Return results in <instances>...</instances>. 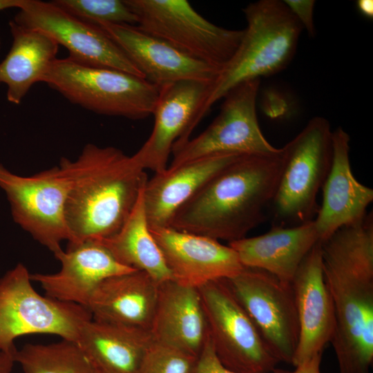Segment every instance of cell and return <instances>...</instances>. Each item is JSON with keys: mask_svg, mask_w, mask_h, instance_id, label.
<instances>
[{"mask_svg": "<svg viewBox=\"0 0 373 373\" xmlns=\"http://www.w3.org/2000/svg\"><path fill=\"white\" fill-rule=\"evenodd\" d=\"M323 278L335 312L330 341L339 373H370L373 362V218L321 241Z\"/></svg>", "mask_w": 373, "mask_h": 373, "instance_id": "cell-1", "label": "cell"}, {"mask_svg": "<svg viewBox=\"0 0 373 373\" xmlns=\"http://www.w3.org/2000/svg\"><path fill=\"white\" fill-rule=\"evenodd\" d=\"M282 164L281 148L274 153L240 155L176 212L169 227L229 242L245 238L266 218Z\"/></svg>", "mask_w": 373, "mask_h": 373, "instance_id": "cell-2", "label": "cell"}, {"mask_svg": "<svg viewBox=\"0 0 373 373\" xmlns=\"http://www.w3.org/2000/svg\"><path fill=\"white\" fill-rule=\"evenodd\" d=\"M59 166L68 180V246L114 235L122 227L148 177L134 156L113 146L87 144L75 160Z\"/></svg>", "mask_w": 373, "mask_h": 373, "instance_id": "cell-3", "label": "cell"}, {"mask_svg": "<svg viewBox=\"0 0 373 373\" xmlns=\"http://www.w3.org/2000/svg\"><path fill=\"white\" fill-rule=\"evenodd\" d=\"M242 11L247 21L243 36L210 86L197 113V125L231 89L280 72L296 53L303 26L283 1L260 0Z\"/></svg>", "mask_w": 373, "mask_h": 373, "instance_id": "cell-4", "label": "cell"}, {"mask_svg": "<svg viewBox=\"0 0 373 373\" xmlns=\"http://www.w3.org/2000/svg\"><path fill=\"white\" fill-rule=\"evenodd\" d=\"M42 82L70 103L99 115L144 119L153 114L160 88L124 71L57 58Z\"/></svg>", "mask_w": 373, "mask_h": 373, "instance_id": "cell-5", "label": "cell"}, {"mask_svg": "<svg viewBox=\"0 0 373 373\" xmlns=\"http://www.w3.org/2000/svg\"><path fill=\"white\" fill-rule=\"evenodd\" d=\"M332 131L322 117L312 118L281 148L282 169L271 206L273 225L293 227L313 221L316 198L332 161Z\"/></svg>", "mask_w": 373, "mask_h": 373, "instance_id": "cell-6", "label": "cell"}, {"mask_svg": "<svg viewBox=\"0 0 373 373\" xmlns=\"http://www.w3.org/2000/svg\"><path fill=\"white\" fill-rule=\"evenodd\" d=\"M91 318L81 305L39 294L21 262L0 278V352L17 350L15 340L28 334H52L76 342L80 328Z\"/></svg>", "mask_w": 373, "mask_h": 373, "instance_id": "cell-7", "label": "cell"}, {"mask_svg": "<svg viewBox=\"0 0 373 373\" xmlns=\"http://www.w3.org/2000/svg\"><path fill=\"white\" fill-rule=\"evenodd\" d=\"M142 31L220 70L238 48L243 30L215 25L186 0H124Z\"/></svg>", "mask_w": 373, "mask_h": 373, "instance_id": "cell-8", "label": "cell"}, {"mask_svg": "<svg viewBox=\"0 0 373 373\" xmlns=\"http://www.w3.org/2000/svg\"><path fill=\"white\" fill-rule=\"evenodd\" d=\"M209 338L219 361L239 373H271L279 361L226 279L200 287Z\"/></svg>", "mask_w": 373, "mask_h": 373, "instance_id": "cell-9", "label": "cell"}, {"mask_svg": "<svg viewBox=\"0 0 373 373\" xmlns=\"http://www.w3.org/2000/svg\"><path fill=\"white\" fill-rule=\"evenodd\" d=\"M0 188L9 202L14 222L55 257L71 236L66 218L68 184L59 166L35 174H15L0 164Z\"/></svg>", "mask_w": 373, "mask_h": 373, "instance_id": "cell-10", "label": "cell"}, {"mask_svg": "<svg viewBox=\"0 0 373 373\" xmlns=\"http://www.w3.org/2000/svg\"><path fill=\"white\" fill-rule=\"evenodd\" d=\"M260 79L243 82L231 89L222 99L220 111L209 126L197 137L172 150L169 168L211 155L235 153H274L272 146L261 131L256 99Z\"/></svg>", "mask_w": 373, "mask_h": 373, "instance_id": "cell-11", "label": "cell"}, {"mask_svg": "<svg viewBox=\"0 0 373 373\" xmlns=\"http://www.w3.org/2000/svg\"><path fill=\"white\" fill-rule=\"evenodd\" d=\"M226 280L279 362L291 364L299 338L291 284L249 267Z\"/></svg>", "mask_w": 373, "mask_h": 373, "instance_id": "cell-12", "label": "cell"}, {"mask_svg": "<svg viewBox=\"0 0 373 373\" xmlns=\"http://www.w3.org/2000/svg\"><path fill=\"white\" fill-rule=\"evenodd\" d=\"M12 20L48 35L68 50V57L73 61L144 78L124 51L98 26L73 16L52 1L23 0Z\"/></svg>", "mask_w": 373, "mask_h": 373, "instance_id": "cell-13", "label": "cell"}, {"mask_svg": "<svg viewBox=\"0 0 373 373\" xmlns=\"http://www.w3.org/2000/svg\"><path fill=\"white\" fill-rule=\"evenodd\" d=\"M212 82L189 79L160 88L149 138L133 155L144 169L155 173L167 169L173 149L190 139L195 117Z\"/></svg>", "mask_w": 373, "mask_h": 373, "instance_id": "cell-14", "label": "cell"}, {"mask_svg": "<svg viewBox=\"0 0 373 373\" xmlns=\"http://www.w3.org/2000/svg\"><path fill=\"white\" fill-rule=\"evenodd\" d=\"M173 279L194 287L213 280L229 279L245 267L236 252L219 240L176 230L150 229Z\"/></svg>", "mask_w": 373, "mask_h": 373, "instance_id": "cell-15", "label": "cell"}, {"mask_svg": "<svg viewBox=\"0 0 373 373\" xmlns=\"http://www.w3.org/2000/svg\"><path fill=\"white\" fill-rule=\"evenodd\" d=\"M144 78L159 88L182 80L213 82L219 70L193 59L134 25L98 22Z\"/></svg>", "mask_w": 373, "mask_h": 373, "instance_id": "cell-16", "label": "cell"}, {"mask_svg": "<svg viewBox=\"0 0 373 373\" xmlns=\"http://www.w3.org/2000/svg\"><path fill=\"white\" fill-rule=\"evenodd\" d=\"M291 286L299 324L298 343L291 362L296 367L323 354L335 328L334 304L323 278L321 241L301 262Z\"/></svg>", "mask_w": 373, "mask_h": 373, "instance_id": "cell-17", "label": "cell"}, {"mask_svg": "<svg viewBox=\"0 0 373 373\" xmlns=\"http://www.w3.org/2000/svg\"><path fill=\"white\" fill-rule=\"evenodd\" d=\"M60 262L59 271L53 274H30L45 295L62 302L87 309L89 299L104 280L135 271L118 262L99 242L90 240L68 247L55 256Z\"/></svg>", "mask_w": 373, "mask_h": 373, "instance_id": "cell-18", "label": "cell"}, {"mask_svg": "<svg viewBox=\"0 0 373 373\" xmlns=\"http://www.w3.org/2000/svg\"><path fill=\"white\" fill-rule=\"evenodd\" d=\"M350 135L342 128L332 131V161L322 187L323 202L314 222L320 239L362 220L373 201V190L354 177L350 161Z\"/></svg>", "mask_w": 373, "mask_h": 373, "instance_id": "cell-19", "label": "cell"}, {"mask_svg": "<svg viewBox=\"0 0 373 373\" xmlns=\"http://www.w3.org/2000/svg\"><path fill=\"white\" fill-rule=\"evenodd\" d=\"M151 334L156 342L198 357L209 338L198 288L174 280L160 283Z\"/></svg>", "mask_w": 373, "mask_h": 373, "instance_id": "cell-20", "label": "cell"}, {"mask_svg": "<svg viewBox=\"0 0 373 373\" xmlns=\"http://www.w3.org/2000/svg\"><path fill=\"white\" fill-rule=\"evenodd\" d=\"M240 154L223 153L197 159L155 173L144 189L149 229L169 227L176 212L218 171Z\"/></svg>", "mask_w": 373, "mask_h": 373, "instance_id": "cell-21", "label": "cell"}, {"mask_svg": "<svg viewBox=\"0 0 373 373\" xmlns=\"http://www.w3.org/2000/svg\"><path fill=\"white\" fill-rule=\"evenodd\" d=\"M159 285L138 270L109 277L95 289L87 309L94 320L151 332Z\"/></svg>", "mask_w": 373, "mask_h": 373, "instance_id": "cell-22", "label": "cell"}, {"mask_svg": "<svg viewBox=\"0 0 373 373\" xmlns=\"http://www.w3.org/2000/svg\"><path fill=\"white\" fill-rule=\"evenodd\" d=\"M320 241L314 220L293 227L272 225L262 235L229 242L245 267L264 270L291 284L301 262Z\"/></svg>", "mask_w": 373, "mask_h": 373, "instance_id": "cell-23", "label": "cell"}, {"mask_svg": "<svg viewBox=\"0 0 373 373\" xmlns=\"http://www.w3.org/2000/svg\"><path fill=\"white\" fill-rule=\"evenodd\" d=\"M153 341L149 332L91 318L75 343L97 373H139Z\"/></svg>", "mask_w": 373, "mask_h": 373, "instance_id": "cell-24", "label": "cell"}, {"mask_svg": "<svg viewBox=\"0 0 373 373\" xmlns=\"http://www.w3.org/2000/svg\"><path fill=\"white\" fill-rule=\"evenodd\" d=\"M11 48L0 62V84L7 87V100L19 104L31 87L43 80L57 59L59 45L46 33L9 21Z\"/></svg>", "mask_w": 373, "mask_h": 373, "instance_id": "cell-25", "label": "cell"}, {"mask_svg": "<svg viewBox=\"0 0 373 373\" xmlns=\"http://www.w3.org/2000/svg\"><path fill=\"white\" fill-rule=\"evenodd\" d=\"M144 186L119 231L108 238L95 240L120 264L142 271L161 283L173 279L148 224L144 201Z\"/></svg>", "mask_w": 373, "mask_h": 373, "instance_id": "cell-26", "label": "cell"}, {"mask_svg": "<svg viewBox=\"0 0 373 373\" xmlns=\"http://www.w3.org/2000/svg\"><path fill=\"white\" fill-rule=\"evenodd\" d=\"M24 373H97L77 343H28L15 354Z\"/></svg>", "mask_w": 373, "mask_h": 373, "instance_id": "cell-27", "label": "cell"}, {"mask_svg": "<svg viewBox=\"0 0 373 373\" xmlns=\"http://www.w3.org/2000/svg\"><path fill=\"white\" fill-rule=\"evenodd\" d=\"M52 2L73 16L95 24H137L136 15L120 0H54Z\"/></svg>", "mask_w": 373, "mask_h": 373, "instance_id": "cell-28", "label": "cell"}, {"mask_svg": "<svg viewBox=\"0 0 373 373\" xmlns=\"http://www.w3.org/2000/svg\"><path fill=\"white\" fill-rule=\"evenodd\" d=\"M198 358L153 341L144 356L139 373H195Z\"/></svg>", "mask_w": 373, "mask_h": 373, "instance_id": "cell-29", "label": "cell"}, {"mask_svg": "<svg viewBox=\"0 0 373 373\" xmlns=\"http://www.w3.org/2000/svg\"><path fill=\"white\" fill-rule=\"evenodd\" d=\"M195 373H239L233 371L222 364L217 357L210 338L205 343L198 362ZM271 373H291L281 369H276Z\"/></svg>", "mask_w": 373, "mask_h": 373, "instance_id": "cell-30", "label": "cell"}, {"mask_svg": "<svg viewBox=\"0 0 373 373\" xmlns=\"http://www.w3.org/2000/svg\"><path fill=\"white\" fill-rule=\"evenodd\" d=\"M292 14L307 30L309 37L315 36L314 23V0H285L283 1Z\"/></svg>", "mask_w": 373, "mask_h": 373, "instance_id": "cell-31", "label": "cell"}, {"mask_svg": "<svg viewBox=\"0 0 373 373\" xmlns=\"http://www.w3.org/2000/svg\"><path fill=\"white\" fill-rule=\"evenodd\" d=\"M322 354H318L296 367L291 373H321Z\"/></svg>", "mask_w": 373, "mask_h": 373, "instance_id": "cell-32", "label": "cell"}, {"mask_svg": "<svg viewBox=\"0 0 373 373\" xmlns=\"http://www.w3.org/2000/svg\"><path fill=\"white\" fill-rule=\"evenodd\" d=\"M16 351L0 352V373H11L14 364L16 363L15 361Z\"/></svg>", "mask_w": 373, "mask_h": 373, "instance_id": "cell-33", "label": "cell"}, {"mask_svg": "<svg viewBox=\"0 0 373 373\" xmlns=\"http://www.w3.org/2000/svg\"><path fill=\"white\" fill-rule=\"evenodd\" d=\"M357 8L361 14L365 17L372 19L373 17L372 0H358L356 3Z\"/></svg>", "mask_w": 373, "mask_h": 373, "instance_id": "cell-34", "label": "cell"}, {"mask_svg": "<svg viewBox=\"0 0 373 373\" xmlns=\"http://www.w3.org/2000/svg\"><path fill=\"white\" fill-rule=\"evenodd\" d=\"M23 0H0V11L10 8H19Z\"/></svg>", "mask_w": 373, "mask_h": 373, "instance_id": "cell-35", "label": "cell"}, {"mask_svg": "<svg viewBox=\"0 0 373 373\" xmlns=\"http://www.w3.org/2000/svg\"><path fill=\"white\" fill-rule=\"evenodd\" d=\"M0 43H1V41H0Z\"/></svg>", "mask_w": 373, "mask_h": 373, "instance_id": "cell-36", "label": "cell"}]
</instances>
